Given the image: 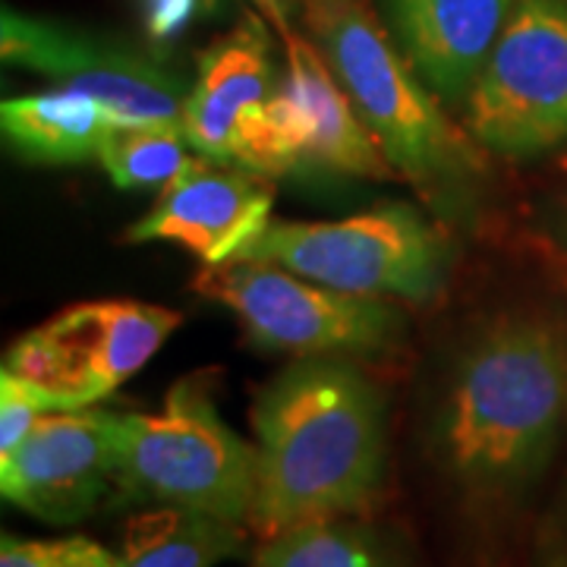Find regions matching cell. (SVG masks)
I'll return each instance as SVG.
<instances>
[{"instance_id": "6da1fadb", "label": "cell", "mask_w": 567, "mask_h": 567, "mask_svg": "<svg viewBox=\"0 0 567 567\" xmlns=\"http://www.w3.org/2000/svg\"><path fill=\"white\" fill-rule=\"evenodd\" d=\"M567 432V319L505 312L476 334L451 375L435 425L442 473L466 505H511Z\"/></svg>"}, {"instance_id": "7a4b0ae2", "label": "cell", "mask_w": 567, "mask_h": 567, "mask_svg": "<svg viewBox=\"0 0 567 567\" xmlns=\"http://www.w3.org/2000/svg\"><path fill=\"white\" fill-rule=\"evenodd\" d=\"M259 483L249 524L284 529L357 517L385 480V404L357 365L300 357L271 379L252 410Z\"/></svg>"}, {"instance_id": "3957f363", "label": "cell", "mask_w": 567, "mask_h": 567, "mask_svg": "<svg viewBox=\"0 0 567 567\" xmlns=\"http://www.w3.org/2000/svg\"><path fill=\"white\" fill-rule=\"evenodd\" d=\"M303 10L324 61L398 174L420 186H442L473 164L439 95L416 80L369 0H306Z\"/></svg>"}, {"instance_id": "277c9868", "label": "cell", "mask_w": 567, "mask_h": 567, "mask_svg": "<svg viewBox=\"0 0 567 567\" xmlns=\"http://www.w3.org/2000/svg\"><path fill=\"white\" fill-rule=\"evenodd\" d=\"M259 454L224 423L203 379H181L158 413H121L114 488L123 505H171L246 524Z\"/></svg>"}, {"instance_id": "5b68a950", "label": "cell", "mask_w": 567, "mask_h": 567, "mask_svg": "<svg viewBox=\"0 0 567 567\" xmlns=\"http://www.w3.org/2000/svg\"><path fill=\"white\" fill-rule=\"evenodd\" d=\"M244 256L365 297L425 300L445 268L439 230L410 205H379L341 221H271Z\"/></svg>"}, {"instance_id": "8992f818", "label": "cell", "mask_w": 567, "mask_h": 567, "mask_svg": "<svg viewBox=\"0 0 567 567\" xmlns=\"http://www.w3.org/2000/svg\"><path fill=\"white\" fill-rule=\"evenodd\" d=\"M473 140L527 158L567 140V0H517L466 95Z\"/></svg>"}, {"instance_id": "52a82bcc", "label": "cell", "mask_w": 567, "mask_h": 567, "mask_svg": "<svg viewBox=\"0 0 567 567\" xmlns=\"http://www.w3.org/2000/svg\"><path fill=\"white\" fill-rule=\"evenodd\" d=\"M193 287L227 306L259 344L297 357L375 350L398 328L385 297L334 290L256 256L203 268Z\"/></svg>"}, {"instance_id": "ba28073f", "label": "cell", "mask_w": 567, "mask_h": 567, "mask_svg": "<svg viewBox=\"0 0 567 567\" xmlns=\"http://www.w3.org/2000/svg\"><path fill=\"white\" fill-rule=\"evenodd\" d=\"M183 324L167 306L92 300L61 309L10 347L3 369L39 385L58 410L104 401Z\"/></svg>"}, {"instance_id": "9c48e42d", "label": "cell", "mask_w": 567, "mask_h": 567, "mask_svg": "<svg viewBox=\"0 0 567 567\" xmlns=\"http://www.w3.org/2000/svg\"><path fill=\"white\" fill-rule=\"evenodd\" d=\"M281 39L287 44V80L249 123L237 164L268 177L300 167H328L369 181L394 177L398 171L360 121L322 51L293 29L281 32Z\"/></svg>"}, {"instance_id": "30bf717a", "label": "cell", "mask_w": 567, "mask_h": 567, "mask_svg": "<svg viewBox=\"0 0 567 567\" xmlns=\"http://www.w3.org/2000/svg\"><path fill=\"white\" fill-rule=\"evenodd\" d=\"M0 51L3 61L29 66L58 82V89L99 99L121 121L183 126L189 89L164 63L133 48L3 10Z\"/></svg>"}, {"instance_id": "8fae6325", "label": "cell", "mask_w": 567, "mask_h": 567, "mask_svg": "<svg viewBox=\"0 0 567 567\" xmlns=\"http://www.w3.org/2000/svg\"><path fill=\"white\" fill-rule=\"evenodd\" d=\"M121 413L95 406L51 410L10 454H0V492L44 524H76L114 488Z\"/></svg>"}, {"instance_id": "7c38bea8", "label": "cell", "mask_w": 567, "mask_h": 567, "mask_svg": "<svg viewBox=\"0 0 567 567\" xmlns=\"http://www.w3.org/2000/svg\"><path fill=\"white\" fill-rule=\"evenodd\" d=\"M275 177L252 167L199 162L167 183L155 205L126 230V244H177L205 268L244 256L271 224Z\"/></svg>"}, {"instance_id": "4fadbf2b", "label": "cell", "mask_w": 567, "mask_h": 567, "mask_svg": "<svg viewBox=\"0 0 567 567\" xmlns=\"http://www.w3.org/2000/svg\"><path fill=\"white\" fill-rule=\"evenodd\" d=\"M268 99V29L256 13H246L237 29L199 54L196 82L183 107V133L205 158L237 164L246 130Z\"/></svg>"}, {"instance_id": "5bb4252c", "label": "cell", "mask_w": 567, "mask_h": 567, "mask_svg": "<svg viewBox=\"0 0 567 567\" xmlns=\"http://www.w3.org/2000/svg\"><path fill=\"white\" fill-rule=\"evenodd\" d=\"M517 0H388L404 58L445 102H466Z\"/></svg>"}, {"instance_id": "9a60e30c", "label": "cell", "mask_w": 567, "mask_h": 567, "mask_svg": "<svg viewBox=\"0 0 567 567\" xmlns=\"http://www.w3.org/2000/svg\"><path fill=\"white\" fill-rule=\"evenodd\" d=\"M114 121L117 114H111L99 99L73 89H51L0 104L7 142L35 162L66 164L99 155Z\"/></svg>"}, {"instance_id": "2e32d148", "label": "cell", "mask_w": 567, "mask_h": 567, "mask_svg": "<svg viewBox=\"0 0 567 567\" xmlns=\"http://www.w3.org/2000/svg\"><path fill=\"white\" fill-rule=\"evenodd\" d=\"M246 551V529L189 507L155 505L123 527L121 567H218Z\"/></svg>"}, {"instance_id": "e0dca14e", "label": "cell", "mask_w": 567, "mask_h": 567, "mask_svg": "<svg viewBox=\"0 0 567 567\" xmlns=\"http://www.w3.org/2000/svg\"><path fill=\"white\" fill-rule=\"evenodd\" d=\"M252 567H410V561L379 529L331 517L262 539Z\"/></svg>"}, {"instance_id": "ac0fdd59", "label": "cell", "mask_w": 567, "mask_h": 567, "mask_svg": "<svg viewBox=\"0 0 567 567\" xmlns=\"http://www.w3.org/2000/svg\"><path fill=\"white\" fill-rule=\"evenodd\" d=\"M95 158L121 189H164L199 162V152L189 145L181 123H140L117 117L104 133Z\"/></svg>"}, {"instance_id": "d6986e66", "label": "cell", "mask_w": 567, "mask_h": 567, "mask_svg": "<svg viewBox=\"0 0 567 567\" xmlns=\"http://www.w3.org/2000/svg\"><path fill=\"white\" fill-rule=\"evenodd\" d=\"M0 567H121L117 555L85 536L13 539L0 543Z\"/></svg>"}, {"instance_id": "ffe728a7", "label": "cell", "mask_w": 567, "mask_h": 567, "mask_svg": "<svg viewBox=\"0 0 567 567\" xmlns=\"http://www.w3.org/2000/svg\"><path fill=\"white\" fill-rule=\"evenodd\" d=\"M51 410H58L51 394L3 369L0 372V454H10L29 435V429Z\"/></svg>"}, {"instance_id": "44dd1931", "label": "cell", "mask_w": 567, "mask_h": 567, "mask_svg": "<svg viewBox=\"0 0 567 567\" xmlns=\"http://www.w3.org/2000/svg\"><path fill=\"white\" fill-rule=\"evenodd\" d=\"M533 567H567V486L539 533Z\"/></svg>"}, {"instance_id": "7402d4cb", "label": "cell", "mask_w": 567, "mask_h": 567, "mask_svg": "<svg viewBox=\"0 0 567 567\" xmlns=\"http://www.w3.org/2000/svg\"><path fill=\"white\" fill-rule=\"evenodd\" d=\"M199 0H148V29L155 39L177 35Z\"/></svg>"}, {"instance_id": "603a6c76", "label": "cell", "mask_w": 567, "mask_h": 567, "mask_svg": "<svg viewBox=\"0 0 567 567\" xmlns=\"http://www.w3.org/2000/svg\"><path fill=\"white\" fill-rule=\"evenodd\" d=\"M262 7L265 20L271 22L278 32H287L290 29V17L303 7L306 0H256Z\"/></svg>"}, {"instance_id": "cb8c5ba5", "label": "cell", "mask_w": 567, "mask_h": 567, "mask_svg": "<svg viewBox=\"0 0 567 567\" xmlns=\"http://www.w3.org/2000/svg\"><path fill=\"white\" fill-rule=\"evenodd\" d=\"M215 3H218V0H199V7H203V10H212Z\"/></svg>"}]
</instances>
